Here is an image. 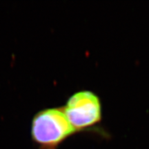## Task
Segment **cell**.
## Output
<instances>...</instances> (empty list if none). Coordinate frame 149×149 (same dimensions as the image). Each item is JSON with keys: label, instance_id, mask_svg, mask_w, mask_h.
Listing matches in <instances>:
<instances>
[{"label": "cell", "instance_id": "cell-1", "mask_svg": "<svg viewBox=\"0 0 149 149\" xmlns=\"http://www.w3.org/2000/svg\"><path fill=\"white\" fill-rule=\"evenodd\" d=\"M76 133L63 108L39 112L33 118L31 136L40 149H57L68 137Z\"/></svg>", "mask_w": 149, "mask_h": 149}, {"label": "cell", "instance_id": "cell-2", "mask_svg": "<svg viewBox=\"0 0 149 149\" xmlns=\"http://www.w3.org/2000/svg\"><path fill=\"white\" fill-rule=\"evenodd\" d=\"M66 116L76 132L88 130L101 122L102 104L95 93L81 91L68 99L63 108Z\"/></svg>", "mask_w": 149, "mask_h": 149}]
</instances>
